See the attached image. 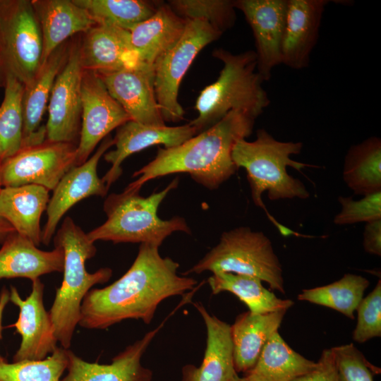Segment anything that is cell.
Returning <instances> with one entry per match:
<instances>
[{
	"label": "cell",
	"mask_w": 381,
	"mask_h": 381,
	"mask_svg": "<svg viewBox=\"0 0 381 381\" xmlns=\"http://www.w3.org/2000/svg\"><path fill=\"white\" fill-rule=\"evenodd\" d=\"M179 264L163 258L159 247L140 243L128 271L102 289L90 290L81 304L79 325L104 329L128 319L150 324L164 300L183 295L197 284L191 277L177 274Z\"/></svg>",
	"instance_id": "6da1fadb"
},
{
	"label": "cell",
	"mask_w": 381,
	"mask_h": 381,
	"mask_svg": "<svg viewBox=\"0 0 381 381\" xmlns=\"http://www.w3.org/2000/svg\"><path fill=\"white\" fill-rule=\"evenodd\" d=\"M255 119L238 111L229 112L210 128L172 147L159 148L155 157L134 172L139 176L125 189L140 191L148 181L176 173H185L199 184L215 190L238 169L231 157L240 139L253 132Z\"/></svg>",
	"instance_id": "7a4b0ae2"
},
{
	"label": "cell",
	"mask_w": 381,
	"mask_h": 381,
	"mask_svg": "<svg viewBox=\"0 0 381 381\" xmlns=\"http://www.w3.org/2000/svg\"><path fill=\"white\" fill-rule=\"evenodd\" d=\"M302 147L300 142L279 141L261 128L257 131L254 141L240 139L232 149L231 157L236 167L246 171L253 202L266 212L268 218L284 236L298 234L274 219L267 212L261 196L263 192L267 191L268 198L271 200L310 197L303 183L290 176L286 171L288 166L298 171L306 167H315L291 159V155L301 152Z\"/></svg>",
	"instance_id": "3957f363"
},
{
	"label": "cell",
	"mask_w": 381,
	"mask_h": 381,
	"mask_svg": "<svg viewBox=\"0 0 381 381\" xmlns=\"http://www.w3.org/2000/svg\"><path fill=\"white\" fill-rule=\"evenodd\" d=\"M223 68L217 80L198 95L195 108L198 116L188 123L200 133L222 119L231 111H241L256 119L270 101L257 72L254 51L233 54L222 48L212 52Z\"/></svg>",
	"instance_id": "277c9868"
},
{
	"label": "cell",
	"mask_w": 381,
	"mask_h": 381,
	"mask_svg": "<svg viewBox=\"0 0 381 381\" xmlns=\"http://www.w3.org/2000/svg\"><path fill=\"white\" fill-rule=\"evenodd\" d=\"M54 244L64 252V277L48 312L58 342L68 349L79 324L83 298L94 285L109 281L112 270L104 267L93 273L87 272L85 262L95 256L97 248L87 234L69 217L64 219L57 231Z\"/></svg>",
	"instance_id": "5b68a950"
},
{
	"label": "cell",
	"mask_w": 381,
	"mask_h": 381,
	"mask_svg": "<svg viewBox=\"0 0 381 381\" xmlns=\"http://www.w3.org/2000/svg\"><path fill=\"white\" fill-rule=\"evenodd\" d=\"M178 184L176 178L164 189L147 197L141 196L139 191L125 190L111 194L104 202L107 220L87 233L88 238L93 243H140L159 247L175 231L190 234V229L183 217L164 220L157 215L160 204Z\"/></svg>",
	"instance_id": "8992f818"
},
{
	"label": "cell",
	"mask_w": 381,
	"mask_h": 381,
	"mask_svg": "<svg viewBox=\"0 0 381 381\" xmlns=\"http://www.w3.org/2000/svg\"><path fill=\"white\" fill-rule=\"evenodd\" d=\"M205 271L255 277L271 289L285 294L282 267L271 241L262 231L247 226L222 233L219 243L183 275Z\"/></svg>",
	"instance_id": "52a82bcc"
},
{
	"label": "cell",
	"mask_w": 381,
	"mask_h": 381,
	"mask_svg": "<svg viewBox=\"0 0 381 381\" xmlns=\"http://www.w3.org/2000/svg\"><path fill=\"white\" fill-rule=\"evenodd\" d=\"M221 35L205 21L188 20L180 39L155 61V92L164 122L183 119L178 100L181 82L198 54Z\"/></svg>",
	"instance_id": "ba28073f"
},
{
	"label": "cell",
	"mask_w": 381,
	"mask_h": 381,
	"mask_svg": "<svg viewBox=\"0 0 381 381\" xmlns=\"http://www.w3.org/2000/svg\"><path fill=\"white\" fill-rule=\"evenodd\" d=\"M77 145L44 143L21 149L0 164L4 187L34 184L53 190L64 176L75 167Z\"/></svg>",
	"instance_id": "9c48e42d"
},
{
	"label": "cell",
	"mask_w": 381,
	"mask_h": 381,
	"mask_svg": "<svg viewBox=\"0 0 381 381\" xmlns=\"http://www.w3.org/2000/svg\"><path fill=\"white\" fill-rule=\"evenodd\" d=\"M81 116L75 167L86 162L97 144L111 131L131 120L109 94L100 76L84 70L81 83Z\"/></svg>",
	"instance_id": "30bf717a"
},
{
	"label": "cell",
	"mask_w": 381,
	"mask_h": 381,
	"mask_svg": "<svg viewBox=\"0 0 381 381\" xmlns=\"http://www.w3.org/2000/svg\"><path fill=\"white\" fill-rule=\"evenodd\" d=\"M83 73L79 45L75 44L52 89L45 126L47 140L74 143L80 135Z\"/></svg>",
	"instance_id": "8fae6325"
},
{
	"label": "cell",
	"mask_w": 381,
	"mask_h": 381,
	"mask_svg": "<svg viewBox=\"0 0 381 381\" xmlns=\"http://www.w3.org/2000/svg\"><path fill=\"white\" fill-rule=\"evenodd\" d=\"M114 145V139L107 135L95 154L86 162L70 169L60 180L47 207V222L42 230V242L49 245L56 227L67 211L84 198L104 197L108 192L105 183L97 175V165L106 151Z\"/></svg>",
	"instance_id": "7c38bea8"
},
{
	"label": "cell",
	"mask_w": 381,
	"mask_h": 381,
	"mask_svg": "<svg viewBox=\"0 0 381 381\" xmlns=\"http://www.w3.org/2000/svg\"><path fill=\"white\" fill-rule=\"evenodd\" d=\"M44 284L37 279L32 282L30 295L22 299L17 289L11 286L10 301L19 308L17 321L9 325L21 336L13 362L42 360L53 353L58 342L49 312L44 305Z\"/></svg>",
	"instance_id": "4fadbf2b"
},
{
	"label": "cell",
	"mask_w": 381,
	"mask_h": 381,
	"mask_svg": "<svg viewBox=\"0 0 381 381\" xmlns=\"http://www.w3.org/2000/svg\"><path fill=\"white\" fill-rule=\"evenodd\" d=\"M255 40L257 72L262 80L272 77L273 68L282 64V44L286 23L287 0H237Z\"/></svg>",
	"instance_id": "5bb4252c"
},
{
	"label": "cell",
	"mask_w": 381,
	"mask_h": 381,
	"mask_svg": "<svg viewBox=\"0 0 381 381\" xmlns=\"http://www.w3.org/2000/svg\"><path fill=\"white\" fill-rule=\"evenodd\" d=\"M99 76L131 120L145 125L165 126L155 97L154 65L138 62Z\"/></svg>",
	"instance_id": "9a60e30c"
},
{
	"label": "cell",
	"mask_w": 381,
	"mask_h": 381,
	"mask_svg": "<svg viewBox=\"0 0 381 381\" xmlns=\"http://www.w3.org/2000/svg\"><path fill=\"white\" fill-rule=\"evenodd\" d=\"M6 52L11 64L9 72L24 85L37 74L42 60V37L32 1L17 4L6 23Z\"/></svg>",
	"instance_id": "2e32d148"
},
{
	"label": "cell",
	"mask_w": 381,
	"mask_h": 381,
	"mask_svg": "<svg viewBox=\"0 0 381 381\" xmlns=\"http://www.w3.org/2000/svg\"><path fill=\"white\" fill-rule=\"evenodd\" d=\"M197 133L196 129L188 123L156 126L128 121L118 128L113 138L115 149L104 155L105 161L111 166L102 179L109 189L121 175V164L132 154L157 145H163L164 148L175 147Z\"/></svg>",
	"instance_id": "e0dca14e"
},
{
	"label": "cell",
	"mask_w": 381,
	"mask_h": 381,
	"mask_svg": "<svg viewBox=\"0 0 381 381\" xmlns=\"http://www.w3.org/2000/svg\"><path fill=\"white\" fill-rule=\"evenodd\" d=\"M327 0H287L282 64L294 69L309 64Z\"/></svg>",
	"instance_id": "ac0fdd59"
},
{
	"label": "cell",
	"mask_w": 381,
	"mask_h": 381,
	"mask_svg": "<svg viewBox=\"0 0 381 381\" xmlns=\"http://www.w3.org/2000/svg\"><path fill=\"white\" fill-rule=\"evenodd\" d=\"M160 328L161 325L128 346L110 364L87 362L69 350L67 374L61 381H151L152 371L140 361Z\"/></svg>",
	"instance_id": "d6986e66"
},
{
	"label": "cell",
	"mask_w": 381,
	"mask_h": 381,
	"mask_svg": "<svg viewBox=\"0 0 381 381\" xmlns=\"http://www.w3.org/2000/svg\"><path fill=\"white\" fill-rule=\"evenodd\" d=\"M79 56L83 69L99 75L114 73L138 63L129 31L106 24H96L85 32L79 46Z\"/></svg>",
	"instance_id": "ffe728a7"
},
{
	"label": "cell",
	"mask_w": 381,
	"mask_h": 381,
	"mask_svg": "<svg viewBox=\"0 0 381 381\" xmlns=\"http://www.w3.org/2000/svg\"><path fill=\"white\" fill-rule=\"evenodd\" d=\"M205 324L206 348L199 367L186 365L182 368V381H229L236 373L233 357L230 325L210 315L203 305L195 303Z\"/></svg>",
	"instance_id": "44dd1931"
},
{
	"label": "cell",
	"mask_w": 381,
	"mask_h": 381,
	"mask_svg": "<svg viewBox=\"0 0 381 381\" xmlns=\"http://www.w3.org/2000/svg\"><path fill=\"white\" fill-rule=\"evenodd\" d=\"M69 49L59 47L40 68L33 80L24 87L22 100L23 132L22 148L45 141L46 128L40 123L56 76L64 66Z\"/></svg>",
	"instance_id": "7402d4cb"
},
{
	"label": "cell",
	"mask_w": 381,
	"mask_h": 381,
	"mask_svg": "<svg viewBox=\"0 0 381 381\" xmlns=\"http://www.w3.org/2000/svg\"><path fill=\"white\" fill-rule=\"evenodd\" d=\"M64 263V252L60 246L42 250L28 238L14 232L0 249V279L23 277L33 282L44 274L63 272Z\"/></svg>",
	"instance_id": "603a6c76"
},
{
	"label": "cell",
	"mask_w": 381,
	"mask_h": 381,
	"mask_svg": "<svg viewBox=\"0 0 381 381\" xmlns=\"http://www.w3.org/2000/svg\"><path fill=\"white\" fill-rule=\"evenodd\" d=\"M42 37L41 65L64 42L73 35L86 32L96 23L87 12L73 0L32 1Z\"/></svg>",
	"instance_id": "cb8c5ba5"
},
{
	"label": "cell",
	"mask_w": 381,
	"mask_h": 381,
	"mask_svg": "<svg viewBox=\"0 0 381 381\" xmlns=\"http://www.w3.org/2000/svg\"><path fill=\"white\" fill-rule=\"evenodd\" d=\"M49 191L34 184L4 187L0 190V216L16 233L37 246L42 242L40 218L47 210L50 198Z\"/></svg>",
	"instance_id": "d4e9b609"
},
{
	"label": "cell",
	"mask_w": 381,
	"mask_h": 381,
	"mask_svg": "<svg viewBox=\"0 0 381 381\" xmlns=\"http://www.w3.org/2000/svg\"><path fill=\"white\" fill-rule=\"evenodd\" d=\"M186 24V20L179 16L167 3L160 2L151 17L129 31L138 62L154 65L180 39Z\"/></svg>",
	"instance_id": "484cf974"
},
{
	"label": "cell",
	"mask_w": 381,
	"mask_h": 381,
	"mask_svg": "<svg viewBox=\"0 0 381 381\" xmlns=\"http://www.w3.org/2000/svg\"><path fill=\"white\" fill-rule=\"evenodd\" d=\"M287 310L263 314L247 311L230 325L234 368L247 373L255 365L270 337L278 331Z\"/></svg>",
	"instance_id": "4316f807"
},
{
	"label": "cell",
	"mask_w": 381,
	"mask_h": 381,
	"mask_svg": "<svg viewBox=\"0 0 381 381\" xmlns=\"http://www.w3.org/2000/svg\"><path fill=\"white\" fill-rule=\"evenodd\" d=\"M316 365L317 362L292 349L277 331L268 339L255 365L244 377L248 381H293Z\"/></svg>",
	"instance_id": "83f0119b"
},
{
	"label": "cell",
	"mask_w": 381,
	"mask_h": 381,
	"mask_svg": "<svg viewBox=\"0 0 381 381\" xmlns=\"http://www.w3.org/2000/svg\"><path fill=\"white\" fill-rule=\"evenodd\" d=\"M212 294L224 291L233 294L244 303L250 312L263 314L288 310L294 305L290 299H282L265 288L262 281L255 277L231 272L213 273L207 279Z\"/></svg>",
	"instance_id": "f1b7e54d"
},
{
	"label": "cell",
	"mask_w": 381,
	"mask_h": 381,
	"mask_svg": "<svg viewBox=\"0 0 381 381\" xmlns=\"http://www.w3.org/2000/svg\"><path fill=\"white\" fill-rule=\"evenodd\" d=\"M343 179L355 194L381 191V140L371 137L352 145L344 163Z\"/></svg>",
	"instance_id": "f546056e"
},
{
	"label": "cell",
	"mask_w": 381,
	"mask_h": 381,
	"mask_svg": "<svg viewBox=\"0 0 381 381\" xmlns=\"http://www.w3.org/2000/svg\"><path fill=\"white\" fill-rule=\"evenodd\" d=\"M85 10L96 24H106L130 31L151 17L158 1L143 0H73Z\"/></svg>",
	"instance_id": "4dcf8cb0"
},
{
	"label": "cell",
	"mask_w": 381,
	"mask_h": 381,
	"mask_svg": "<svg viewBox=\"0 0 381 381\" xmlns=\"http://www.w3.org/2000/svg\"><path fill=\"white\" fill-rule=\"evenodd\" d=\"M24 84L12 73L6 78L4 100L0 105V164L22 148Z\"/></svg>",
	"instance_id": "1f68e13d"
},
{
	"label": "cell",
	"mask_w": 381,
	"mask_h": 381,
	"mask_svg": "<svg viewBox=\"0 0 381 381\" xmlns=\"http://www.w3.org/2000/svg\"><path fill=\"white\" fill-rule=\"evenodd\" d=\"M368 286L369 281L366 278L346 274L328 285L303 289L298 299L330 308L353 319L354 312Z\"/></svg>",
	"instance_id": "d6a6232c"
},
{
	"label": "cell",
	"mask_w": 381,
	"mask_h": 381,
	"mask_svg": "<svg viewBox=\"0 0 381 381\" xmlns=\"http://www.w3.org/2000/svg\"><path fill=\"white\" fill-rule=\"evenodd\" d=\"M68 349L57 347L42 360L0 363V381H61L68 364Z\"/></svg>",
	"instance_id": "836d02e7"
},
{
	"label": "cell",
	"mask_w": 381,
	"mask_h": 381,
	"mask_svg": "<svg viewBox=\"0 0 381 381\" xmlns=\"http://www.w3.org/2000/svg\"><path fill=\"white\" fill-rule=\"evenodd\" d=\"M181 18L209 23L222 34L236 21L234 1L231 0H171L167 3Z\"/></svg>",
	"instance_id": "e575fe53"
},
{
	"label": "cell",
	"mask_w": 381,
	"mask_h": 381,
	"mask_svg": "<svg viewBox=\"0 0 381 381\" xmlns=\"http://www.w3.org/2000/svg\"><path fill=\"white\" fill-rule=\"evenodd\" d=\"M339 381H374L380 368L372 365L352 343L332 348Z\"/></svg>",
	"instance_id": "d590c367"
},
{
	"label": "cell",
	"mask_w": 381,
	"mask_h": 381,
	"mask_svg": "<svg viewBox=\"0 0 381 381\" xmlns=\"http://www.w3.org/2000/svg\"><path fill=\"white\" fill-rule=\"evenodd\" d=\"M358 320L353 333V339L364 343L381 337V280L374 289L361 300L356 308Z\"/></svg>",
	"instance_id": "8d00e7d4"
},
{
	"label": "cell",
	"mask_w": 381,
	"mask_h": 381,
	"mask_svg": "<svg viewBox=\"0 0 381 381\" xmlns=\"http://www.w3.org/2000/svg\"><path fill=\"white\" fill-rule=\"evenodd\" d=\"M341 210L334 218L337 225H346L381 219V191L365 195L358 200L339 196Z\"/></svg>",
	"instance_id": "74e56055"
},
{
	"label": "cell",
	"mask_w": 381,
	"mask_h": 381,
	"mask_svg": "<svg viewBox=\"0 0 381 381\" xmlns=\"http://www.w3.org/2000/svg\"><path fill=\"white\" fill-rule=\"evenodd\" d=\"M293 381H339L332 349H324L315 368Z\"/></svg>",
	"instance_id": "f35d334b"
},
{
	"label": "cell",
	"mask_w": 381,
	"mask_h": 381,
	"mask_svg": "<svg viewBox=\"0 0 381 381\" xmlns=\"http://www.w3.org/2000/svg\"><path fill=\"white\" fill-rule=\"evenodd\" d=\"M363 244L368 253L381 255V219L366 223Z\"/></svg>",
	"instance_id": "ab89813d"
},
{
	"label": "cell",
	"mask_w": 381,
	"mask_h": 381,
	"mask_svg": "<svg viewBox=\"0 0 381 381\" xmlns=\"http://www.w3.org/2000/svg\"><path fill=\"white\" fill-rule=\"evenodd\" d=\"M10 301V291L6 287H4L0 293V339H1V330H2V317L5 307ZM6 360L0 354V363L5 361Z\"/></svg>",
	"instance_id": "60d3db41"
},
{
	"label": "cell",
	"mask_w": 381,
	"mask_h": 381,
	"mask_svg": "<svg viewBox=\"0 0 381 381\" xmlns=\"http://www.w3.org/2000/svg\"><path fill=\"white\" fill-rule=\"evenodd\" d=\"M14 232L16 231L12 226L0 216V243H4Z\"/></svg>",
	"instance_id": "b9f144b4"
},
{
	"label": "cell",
	"mask_w": 381,
	"mask_h": 381,
	"mask_svg": "<svg viewBox=\"0 0 381 381\" xmlns=\"http://www.w3.org/2000/svg\"><path fill=\"white\" fill-rule=\"evenodd\" d=\"M229 381H248L245 377H240L236 374Z\"/></svg>",
	"instance_id": "7bdbcfd3"
},
{
	"label": "cell",
	"mask_w": 381,
	"mask_h": 381,
	"mask_svg": "<svg viewBox=\"0 0 381 381\" xmlns=\"http://www.w3.org/2000/svg\"><path fill=\"white\" fill-rule=\"evenodd\" d=\"M1 182H0V190H1Z\"/></svg>",
	"instance_id": "ee69618b"
}]
</instances>
